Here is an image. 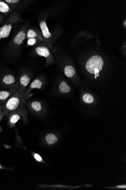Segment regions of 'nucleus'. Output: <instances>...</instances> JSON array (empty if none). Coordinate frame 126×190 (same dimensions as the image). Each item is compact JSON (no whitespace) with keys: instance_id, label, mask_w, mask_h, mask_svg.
Instances as JSON below:
<instances>
[{"instance_id":"f257e3e1","label":"nucleus","mask_w":126,"mask_h":190,"mask_svg":"<svg viewBox=\"0 0 126 190\" xmlns=\"http://www.w3.org/2000/svg\"><path fill=\"white\" fill-rule=\"evenodd\" d=\"M30 25V20L22 22L15 28L14 34L5 46L4 51L11 59L17 60L21 57L26 34Z\"/></svg>"},{"instance_id":"f03ea898","label":"nucleus","mask_w":126,"mask_h":190,"mask_svg":"<svg viewBox=\"0 0 126 190\" xmlns=\"http://www.w3.org/2000/svg\"><path fill=\"white\" fill-rule=\"evenodd\" d=\"M27 101L17 91L5 102L3 113L5 116H8L14 112H20L27 117V113L25 109V105Z\"/></svg>"},{"instance_id":"7ed1b4c3","label":"nucleus","mask_w":126,"mask_h":190,"mask_svg":"<svg viewBox=\"0 0 126 190\" xmlns=\"http://www.w3.org/2000/svg\"><path fill=\"white\" fill-rule=\"evenodd\" d=\"M24 21L20 13L17 11H14L8 15L0 24V41L9 37L12 30Z\"/></svg>"},{"instance_id":"20e7f679","label":"nucleus","mask_w":126,"mask_h":190,"mask_svg":"<svg viewBox=\"0 0 126 190\" xmlns=\"http://www.w3.org/2000/svg\"><path fill=\"white\" fill-rule=\"evenodd\" d=\"M18 75L17 92L24 96L28 85L34 78L33 70L31 68L24 67L19 71Z\"/></svg>"},{"instance_id":"39448f33","label":"nucleus","mask_w":126,"mask_h":190,"mask_svg":"<svg viewBox=\"0 0 126 190\" xmlns=\"http://www.w3.org/2000/svg\"><path fill=\"white\" fill-rule=\"evenodd\" d=\"M104 65L103 60L98 55H94L90 58L86 63L85 68L88 71L95 75V78L99 76V73Z\"/></svg>"},{"instance_id":"423d86ee","label":"nucleus","mask_w":126,"mask_h":190,"mask_svg":"<svg viewBox=\"0 0 126 190\" xmlns=\"http://www.w3.org/2000/svg\"><path fill=\"white\" fill-rule=\"evenodd\" d=\"M0 85L7 89L17 90L18 75L7 73L0 76Z\"/></svg>"},{"instance_id":"0eeeda50","label":"nucleus","mask_w":126,"mask_h":190,"mask_svg":"<svg viewBox=\"0 0 126 190\" xmlns=\"http://www.w3.org/2000/svg\"><path fill=\"white\" fill-rule=\"evenodd\" d=\"M14 11L22 12L34 2L33 0H4Z\"/></svg>"},{"instance_id":"6e6552de","label":"nucleus","mask_w":126,"mask_h":190,"mask_svg":"<svg viewBox=\"0 0 126 190\" xmlns=\"http://www.w3.org/2000/svg\"><path fill=\"white\" fill-rule=\"evenodd\" d=\"M30 54L33 57L38 56L43 57L47 59L48 63L51 60L50 58L53 60L50 49L46 46L44 45L43 43L39 44L34 46L31 50Z\"/></svg>"},{"instance_id":"1a4fd4ad","label":"nucleus","mask_w":126,"mask_h":190,"mask_svg":"<svg viewBox=\"0 0 126 190\" xmlns=\"http://www.w3.org/2000/svg\"><path fill=\"white\" fill-rule=\"evenodd\" d=\"M46 16H43V15L42 16L39 15L38 16L39 25L41 30L44 40H47V42L49 43V40L52 39L53 34L49 31V28L46 24Z\"/></svg>"},{"instance_id":"9d476101","label":"nucleus","mask_w":126,"mask_h":190,"mask_svg":"<svg viewBox=\"0 0 126 190\" xmlns=\"http://www.w3.org/2000/svg\"><path fill=\"white\" fill-rule=\"evenodd\" d=\"M43 82L42 79L40 77H37L33 79L28 85L24 94V97L26 100L28 99L29 94L30 91L35 89H41L43 86Z\"/></svg>"},{"instance_id":"9b49d317","label":"nucleus","mask_w":126,"mask_h":190,"mask_svg":"<svg viewBox=\"0 0 126 190\" xmlns=\"http://www.w3.org/2000/svg\"><path fill=\"white\" fill-rule=\"evenodd\" d=\"M8 119V124L9 127H15L16 123L23 118L24 121L26 120L27 117L20 112H14L9 115Z\"/></svg>"},{"instance_id":"f8f14e48","label":"nucleus","mask_w":126,"mask_h":190,"mask_svg":"<svg viewBox=\"0 0 126 190\" xmlns=\"http://www.w3.org/2000/svg\"><path fill=\"white\" fill-rule=\"evenodd\" d=\"M32 38L39 39L41 41L44 40L42 33L38 29L33 26H30L27 30L26 40Z\"/></svg>"},{"instance_id":"ddd939ff","label":"nucleus","mask_w":126,"mask_h":190,"mask_svg":"<svg viewBox=\"0 0 126 190\" xmlns=\"http://www.w3.org/2000/svg\"><path fill=\"white\" fill-rule=\"evenodd\" d=\"M17 92V91L16 90H4L0 89V102H6L11 96Z\"/></svg>"},{"instance_id":"4468645a","label":"nucleus","mask_w":126,"mask_h":190,"mask_svg":"<svg viewBox=\"0 0 126 190\" xmlns=\"http://www.w3.org/2000/svg\"><path fill=\"white\" fill-rule=\"evenodd\" d=\"M14 11L4 1H0V12L6 16Z\"/></svg>"},{"instance_id":"2eb2a0df","label":"nucleus","mask_w":126,"mask_h":190,"mask_svg":"<svg viewBox=\"0 0 126 190\" xmlns=\"http://www.w3.org/2000/svg\"><path fill=\"white\" fill-rule=\"evenodd\" d=\"M29 108L33 112L36 113L39 112L42 110V104L40 102L37 101H29L28 103Z\"/></svg>"},{"instance_id":"dca6fc26","label":"nucleus","mask_w":126,"mask_h":190,"mask_svg":"<svg viewBox=\"0 0 126 190\" xmlns=\"http://www.w3.org/2000/svg\"><path fill=\"white\" fill-rule=\"evenodd\" d=\"M64 74L68 77H73L75 74V70L72 66L68 65L65 66L64 70Z\"/></svg>"},{"instance_id":"f3484780","label":"nucleus","mask_w":126,"mask_h":190,"mask_svg":"<svg viewBox=\"0 0 126 190\" xmlns=\"http://www.w3.org/2000/svg\"><path fill=\"white\" fill-rule=\"evenodd\" d=\"M60 92L62 93H68L70 91L71 88L65 81H62L60 83L59 86Z\"/></svg>"},{"instance_id":"a211bd4d","label":"nucleus","mask_w":126,"mask_h":190,"mask_svg":"<svg viewBox=\"0 0 126 190\" xmlns=\"http://www.w3.org/2000/svg\"><path fill=\"white\" fill-rule=\"evenodd\" d=\"M46 140L49 145H52L57 142L58 141V138L54 134H49L46 136Z\"/></svg>"},{"instance_id":"6ab92c4d","label":"nucleus","mask_w":126,"mask_h":190,"mask_svg":"<svg viewBox=\"0 0 126 190\" xmlns=\"http://www.w3.org/2000/svg\"><path fill=\"white\" fill-rule=\"evenodd\" d=\"M39 39L37 38H30L27 40V42L25 47L26 48L28 47H34L39 44L40 41Z\"/></svg>"},{"instance_id":"aec40b11","label":"nucleus","mask_w":126,"mask_h":190,"mask_svg":"<svg viewBox=\"0 0 126 190\" xmlns=\"http://www.w3.org/2000/svg\"><path fill=\"white\" fill-rule=\"evenodd\" d=\"M83 99L85 102L87 103L91 104L94 102V98L91 94H86L83 96Z\"/></svg>"},{"instance_id":"412c9836","label":"nucleus","mask_w":126,"mask_h":190,"mask_svg":"<svg viewBox=\"0 0 126 190\" xmlns=\"http://www.w3.org/2000/svg\"><path fill=\"white\" fill-rule=\"evenodd\" d=\"M7 16L0 12V24L5 20Z\"/></svg>"},{"instance_id":"4be33fe9","label":"nucleus","mask_w":126,"mask_h":190,"mask_svg":"<svg viewBox=\"0 0 126 190\" xmlns=\"http://www.w3.org/2000/svg\"><path fill=\"white\" fill-rule=\"evenodd\" d=\"M34 158L35 159V160L41 162L42 160L41 157L38 154L35 153L34 155Z\"/></svg>"},{"instance_id":"5701e85b","label":"nucleus","mask_w":126,"mask_h":190,"mask_svg":"<svg viewBox=\"0 0 126 190\" xmlns=\"http://www.w3.org/2000/svg\"><path fill=\"white\" fill-rule=\"evenodd\" d=\"M4 114L3 113H2V114H0V121L2 120L3 117L4 116Z\"/></svg>"},{"instance_id":"b1692460","label":"nucleus","mask_w":126,"mask_h":190,"mask_svg":"<svg viewBox=\"0 0 126 190\" xmlns=\"http://www.w3.org/2000/svg\"><path fill=\"white\" fill-rule=\"evenodd\" d=\"M117 187H119V188H126V186L125 185H123V186H117Z\"/></svg>"},{"instance_id":"393cba45","label":"nucleus","mask_w":126,"mask_h":190,"mask_svg":"<svg viewBox=\"0 0 126 190\" xmlns=\"http://www.w3.org/2000/svg\"><path fill=\"white\" fill-rule=\"evenodd\" d=\"M2 113H3L2 111V107H1V105H0V114H2Z\"/></svg>"},{"instance_id":"a878e982","label":"nucleus","mask_w":126,"mask_h":190,"mask_svg":"<svg viewBox=\"0 0 126 190\" xmlns=\"http://www.w3.org/2000/svg\"><path fill=\"white\" fill-rule=\"evenodd\" d=\"M124 26H125V27H126V20H125L124 21Z\"/></svg>"},{"instance_id":"bb28decb","label":"nucleus","mask_w":126,"mask_h":190,"mask_svg":"<svg viewBox=\"0 0 126 190\" xmlns=\"http://www.w3.org/2000/svg\"><path fill=\"white\" fill-rule=\"evenodd\" d=\"M2 130L3 129L2 128V127H1V125H0V132H1L2 131Z\"/></svg>"}]
</instances>
